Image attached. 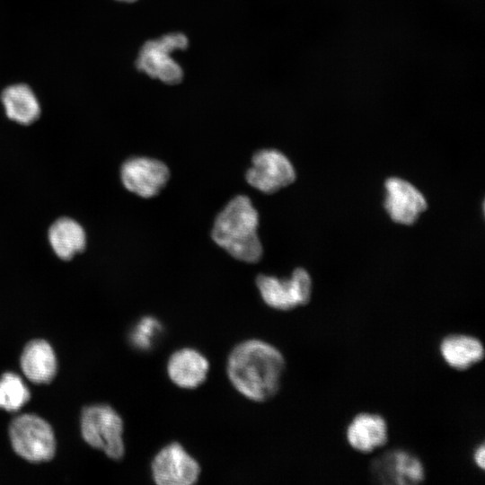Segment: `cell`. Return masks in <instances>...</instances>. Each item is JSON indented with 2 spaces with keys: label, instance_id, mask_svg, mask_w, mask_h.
I'll list each match as a JSON object with an SVG mask.
<instances>
[{
  "label": "cell",
  "instance_id": "obj_1",
  "mask_svg": "<svg viewBox=\"0 0 485 485\" xmlns=\"http://www.w3.org/2000/svg\"><path fill=\"white\" fill-rule=\"evenodd\" d=\"M284 370L282 353L258 340L238 344L227 360V375L234 388L256 401L269 400L278 392Z\"/></svg>",
  "mask_w": 485,
  "mask_h": 485
},
{
  "label": "cell",
  "instance_id": "obj_2",
  "mask_svg": "<svg viewBox=\"0 0 485 485\" xmlns=\"http://www.w3.org/2000/svg\"><path fill=\"white\" fill-rule=\"evenodd\" d=\"M258 212L246 196L232 198L215 219L214 242L236 260L254 263L262 256Z\"/></svg>",
  "mask_w": 485,
  "mask_h": 485
},
{
  "label": "cell",
  "instance_id": "obj_3",
  "mask_svg": "<svg viewBox=\"0 0 485 485\" xmlns=\"http://www.w3.org/2000/svg\"><path fill=\"white\" fill-rule=\"evenodd\" d=\"M81 432L89 445L103 451L110 458L120 460L124 456L123 421L110 406L96 404L84 408Z\"/></svg>",
  "mask_w": 485,
  "mask_h": 485
},
{
  "label": "cell",
  "instance_id": "obj_4",
  "mask_svg": "<svg viewBox=\"0 0 485 485\" xmlns=\"http://www.w3.org/2000/svg\"><path fill=\"white\" fill-rule=\"evenodd\" d=\"M188 45V38L181 32H172L147 40L139 50L136 66L148 76L164 84H180L183 78V70L171 55L175 50L187 48Z\"/></svg>",
  "mask_w": 485,
  "mask_h": 485
},
{
  "label": "cell",
  "instance_id": "obj_5",
  "mask_svg": "<svg viewBox=\"0 0 485 485\" xmlns=\"http://www.w3.org/2000/svg\"><path fill=\"white\" fill-rule=\"evenodd\" d=\"M9 436L15 453L31 463L48 462L56 451L51 426L34 414H22L13 419Z\"/></svg>",
  "mask_w": 485,
  "mask_h": 485
},
{
  "label": "cell",
  "instance_id": "obj_6",
  "mask_svg": "<svg viewBox=\"0 0 485 485\" xmlns=\"http://www.w3.org/2000/svg\"><path fill=\"white\" fill-rule=\"evenodd\" d=\"M256 285L263 301L277 310L288 311L299 305H305L312 297L311 277L301 268L295 269L292 277L287 279L259 275Z\"/></svg>",
  "mask_w": 485,
  "mask_h": 485
},
{
  "label": "cell",
  "instance_id": "obj_7",
  "mask_svg": "<svg viewBox=\"0 0 485 485\" xmlns=\"http://www.w3.org/2000/svg\"><path fill=\"white\" fill-rule=\"evenodd\" d=\"M245 178L253 188L274 193L295 179V172L287 157L278 150L263 149L255 153Z\"/></svg>",
  "mask_w": 485,
  "mask_h": 485
},
{
  "label": "cell",
  "instance_id": "obj_8",
  "mask_svg": "<svg viewBox=\"0 0 485 485\" xmlns=\"http://www.w3.org/2000/svg\"><path fill=\"white\" fill-rule=\"evenodd\" d=\"M151 470L159 485H190L197 482L200 472L198 462L176 442L156 454Z\"/></svg>",
  "mask_w": 485,
  "mask_h": 485
},
{
  "label": "cell",
  "instance_id": "obj_9",
  "mask_svg": "<svg viewBox=\"0 0 485 485\" xmlns=\"http://www.w3.org/2000/svg\"><path fill=\"white\" fill-rule=\"evenodd\" d=\"M373 478L383 484L412 485L426 478L420 459L404 449H393L375 458L371 464Z\"/></svg>",
  "mask_w": 485,
  "mask_h": 485
},
{
  "label": "cell",
  "instance_id": "obj_10",
  "mask_svg": "<svg viewBox=\"0 0 485 485\" xmlns=\"http://www.w3.org/2000/svg\"><path fill=\"white\" fill-rule=\"evenodd\" d=\"M169 177V169L163 162L147 157L128 159L120 169L124 187L142 198L157 195Z\"/></svg>",
  "mask_w": 485,
  "mask_h": 485
},
{
  "label": "cell",
  "instance_id": "obj_11",
  "mask_svg": "<svg viewBox=\"0 0 485 485\" xmlns=\"http://www.w3.org/2000/svg\"><path fill=\"white\" fill-rule=\"evenodd\" d=\"M384 186V207L395 223L412 225L426 210L427 201L424 196L409 181L393 177L388 179Z\"/></svg>",
  "mask_w": 485,
  "mask_h": 485
},
{
  "label": "cell",
  "instance_id": "obj_12",
  "mask_svg": "<svg viewBox=\"0 0 485 485\" xmlns=\"http://www.w3.org/2000/svg\"><path fill=\"white\" fill-rule=\"evenodd\" d=\"M388 436L385 419L375 413L362 412L356 415L346 428L348 445L354 450L364 454L384 446Z\"/></svg>",
  "mask_w": 485,
  "mask_h": 485
},
{
  "label": "cell",
  "instance_id": "obj_13",
  "mask_svg": "<svg viewBox=\"0 0 485 485\" xmlns=\"http://www.w3.org/2000/svg\"><path fill=\"white\" fill-rule=\"evenodd\" d=\"M209 369L207 359L194 348L175 351L167 363L170 379L178 386L193 389L203 384Z\"/></svg>",
  "mask_w": 485,
  "mask_h": 485
},
{
  "label": "cell",
  "instance_id": "obj_14",
  "mask_svg": "<svg viewBox=\"0 0 485 485\" xmlns=\"http://www.w3.org/2000/svg\"><path fill=\"white\" fill-rule=\"evenodd\" d=\"M20 362L24 375L37 384H48L57 371L54 349L44 340L28 342L22 350Z\"/></svg>",
  "mask_w": 485,
  "mask_h": 485
},
{
  "label": "cell",
  "instance_id": "obj_15",
  "mask_svg": "<svg viewBox=\"0 0 485 485\" xmlns=\"http://www.w3.org/2000/svg\"><path fill=\"white\" fill-rule=\"evenodd\" d=\"M439 352L443 360L455 370H466L484 357V346L476 337L449 334L442 339Z\"/></svg>",
  "mask_w": 485,
  "mask_h": 485
},
{
  "label": "cell",
  "instance_id": "obj_16",
  "mask_svg": "<svg viewBox=\"0 0 485 485\" xmlns=\"http://www.w3.org/2000/svg\"><path fill=\"white\" fill-rule=\"evenodd\" d=\"M48 239L55 254L64 260H71L86 245L84 229L70 217H60L54 221L48 228Z\"/></svg>",
  "mask_w": 485,
  "mask_h": 485
},
{
  "label": "cell",
  "instance_id": "obj_17",
  "mask_svg": "<svg viewBox=\"0 0 485 485\" xmlns=\"http://www.w3.org/2000/svg\"><path fill=\"white\" fill-rule=\"evenodd\" d=\"M1 100L8 119L19 124L30 125L40 115V102L26 84L8 86L3 91Z\"/></svg>",
  "mask_w": 485,
  "mask_h": 485
},
{
  "label": "cell",
  "instance_id": "obj_18",
  "mask_svg": "<svg viewBox=\"0 0 485 485\" xmlns=\"http://www.w3.org/2000/svg\"><path fill=\"white\" fill-rule=\"evenodd\" d=\"M31 392L22 379L13 372L4 373L0 378V409L15 412L30 400Z\"/></svg>",
  "mask_w": 485,
  "mask_h": 485
},
{
  "label": "cell",
  "instance_id": "obj_19",
  "mask_svg": "<svg viewBox=\"0 0 485 485\" xmlns=\"http://www.w3.org/2000/svg\"><path fill=\"white\" fill-rule=\"evenodd\" d=\"M163 332L162 323L155 318H141L133 327L129 340L132 346L140 350L152 348Z\"/></svg>",
  "mask_w": 485,
  "mask_h": 485
},
{
  "label": "cell",
  "instance_id": "obj_20",
  "mask_svg": "<svg viewBox=\"0 0 485 485\" xmlns=\"http://www.w3.org/2000/svg\"><path fill=\"white\" fill-rule=\"evenodd\" d=\"M473 462L481 470L485 468V446L484 444L479 445L473 452Z\"/></svg>",
  "mask_w": 485,
  "mask_h": 485
},
{
  "label": "cell",
  "instance_id": "obj_21",
  "mask_svg": "<svg viewBox=\"0 0 485 485\" xmlns=\"http://www.w3.org/2000/svg\"><path fill=\"white\" fill-rule=\"evenodd\" d=\"M118 1L127 2V3H133V2L137 1V0H118Z\"/></svg>",
  "mask_w": 485,
  "mask_h": 485
}]
</instances>
